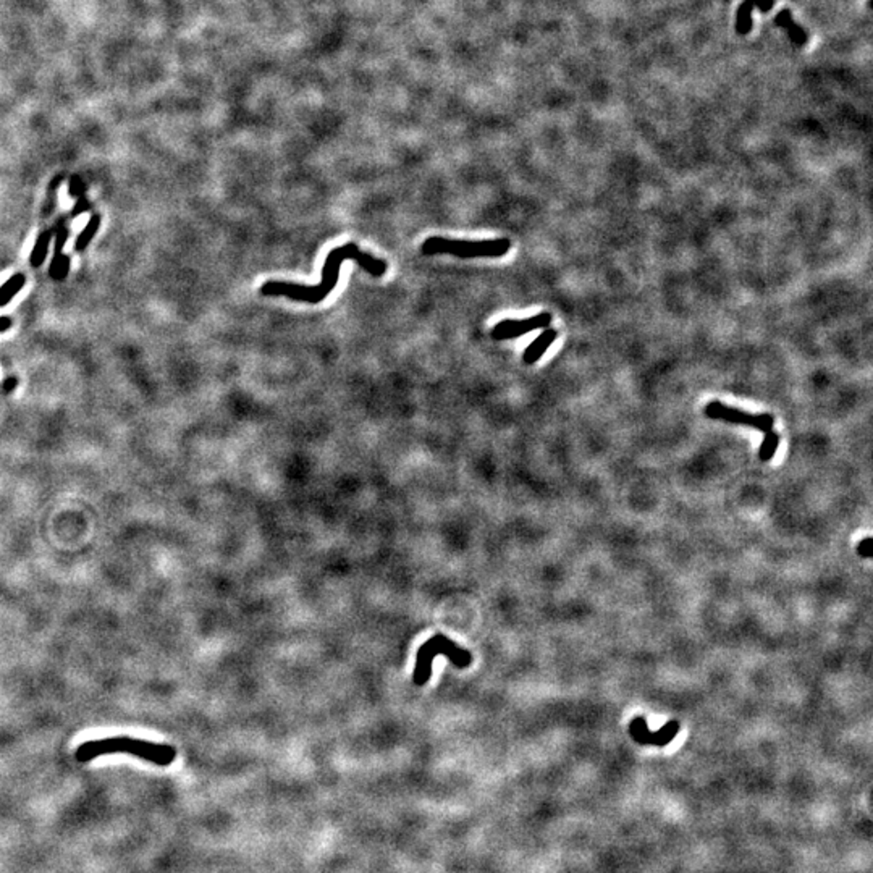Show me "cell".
Here are the masks:
<instances>
[{"label":"cell","instance_id":"cell-1","mask_svg":"<svg viewBox=\"0 0 873 873\" xmlns=\"http://www.w3.org/2000/svg\"><path fill=\"white\" fill-rule=\"evenodd\" d=\"M357 262L364 272H369L374 277H384L387 272V262L377 259L372 254L364 253L360 246L355 243H346L332 249L327 256L326 264L322 267V280L314 287L306 285L288 283V282H266L261 287V295L264 296H287L295 301H304L309 304H317L327 298L337 287L340 277V267L345 261Z\"/></svg>","mask_w":873,"mask_h":873},{"label":"cell","instance_id":"cell-2","mask_svg":"<svg viewBox=\"0 0 873 873\" xmlns=\"http://www.w3.org/2000/svg\"><path fill=\"white\" fill-rule=\"evenodd\" d=\"M112 754L133 755V757L159 766H169L177 759V749L169 746V744H155L130 736H115L99 741L83 742L76 749L75 759L80 764H86L97 757H102V755Z\"/></svg>","mask_w":873,"mask_h":873},{"label":"cell","instance_id":"cell-3","mask_svg":"<svg viewBox=\"0 0 873 873\" xmlns=\"http://www.w3.org/2000/svg\"><path fill=\"white\" fill-rule=\"evenodd\" d=\"M511 249L508 238L485 239V242H466V239H449L441 237H430L421 246L424 256L450 254L460 259H475V257H503Z\"/></svg>","mask_w":873,"mask_h":873},{"label":"cell","instance_id":"cell-4","mask_svg":"<svg viewBox=\"0 0 873 873\" xmlns=\"http://www.w3.org/2000/svg\"><path fill=\"white\" fill-rule=\"evenodd\" d=\"M446 655L450 662L456 668H468L473 663L471 653L464 648L458 647L455 642L449 637L436 634L430 637L427 642H424L416 655V668H414V684L424 686L430 679L432 675V662L436 655Z\"/></svg>","mask_w":873,"mask_h":873},{"label":"cell","instance_id":"cell-5","mask_svg":"<svg viewBox=\"0 0 873 873\" xmlns=\"http://www.w3.org/2000/svg\"><path fill=\"white\" fill-rule=\"evenodd\" d=\"M705 416L710 419H720V421L732 422V424H744L749 427H754L760 432H770L773 429L775 419L770 414H752L746 412L736 408H730L720 401H712L705 406Z\"/></svg>","mask_w":873,"mask_h":873},{"label":"cell","instance_id":"cell-6","mask_svg":"<svg viewBox=\"0 0 873 873\" xmlns=\"http://www.w3.org/2000/svg\"><path fill=\"white\" fill-rule=\"evenodd\" d=\"M550 323H552L550 312H540V314L533 316L529 319H523V321L506 319V321H501L500 323H497L494 330H492V337H494L495 340L518 338V337H521V335L533 332V330L547 328Z\"/></svg>","mask_w":873,"mask_h":873},{"label":"cell","instance_id":"cell-7","mask_svg":"<svg viewBox=\"0 0 873 873\" xmlns=\"http://www.w3.org/2000/svg\"><path fill=\"white\" fill-rule=\"evenodd\" d=\"M558 332L553 328H547L542 332L539 337H537L533 343H530L528 348H525L524 355H523V361L525 364H534L540 360L542 356L545 355V351L550 348V345L553 341L557 340Z\"/></svg>","mask_w":873,"mask_h":873},{"label":"cell","instance_id":"cell-8","mask_svg":"<svg viewBox=\"0 0 873 873\" xmlns=\"http://www.w3.org/2000/svg\"><path fill=\"white\" fill-rule=\"evenodd\" d=\"M26 277L23 273H15L12 278H8L2 287H0V307L8 304L13 296L25 287Z\"/></svg>","mask_w":873,"mask_h":873},{"label":"cell","instance_id":"cell-9","mask_svg":"<svg viewBox=\"0 0 873 873\" xmlns=\"http://www.w3.org/2000/svg\"><path fill=\"white\" fill-rule=\"evenodd\" d=\"M50 238H52V233L50 232H44L39 234L35 248H32V253L30 256V264L32 267H41L42 262L46 261V256H47V251L50 246Z\"/></svg>","mask_w":873,"mask_h":873},{"label":"cell","instance_id":"cell-10","mask_svg":"<svg viewBox=\"0 0 873 873\" xmlns=\"http://www.w3.org/2000/svg\"><path fill=\"white\" fill-rule=\"evenodd\" d=\"M100 227V215L94 214L91 218H89V222L86 223V227L83 228V232L80 233V237H78L76 243H75V249L78 253H81V251H85L88 248V244L91 243V239L94 238V234L97 233Z\"/></svg>","mask_w":873,"mask_h":873},{"label":"cell","instance_id":"cell-11","mask_svg":"<svg viewBox=\"0 0 873 873\" xmlns=\"http://www.w3.org/2000/svg\"><path fill=\"white\" fill-rule=\"evenodd\" d=\"M778 445H780V435L775 434L773 430H770V432L765 434V439L762 441V446H760V460L762 461H770L771 458L775 456V451L778 449Z\"/></svg>","mask_w":873,"mask_h":873},{"label":"cell","instance_id":"cell-12","mask_svg":"<svg viewBox=\"0 0 873 873\" xmlns=\"http://www.w3.org/2000/svg\"><path fill=\"white\" fill-rule=\"evenodd\" d=\"M69 271H70V257L65 256V254H61V259H60L59 266H57V271H55L54 280H57V282H60V280H64L66 275H69Z\"/></svg>","mask_w":873,"mask_h":873},{"label":"cell","instance_id":"cell-13","mask_svg":"<svg viewBox=\"0 0 873 873\" xmlns=\"http://www.w3.org/2000/svg\"><path fill=\"white\" fill-rule=\"evenodd\" d=\"M66 238H69V230H66V228H61V230L57 233V238H55L54 257H59L64 254V246H65Z\"/></svg>","mask_w":873,"mask_h":873},{"label":"cell","instance_id":"cell-14","mask_svg":"<svg viewBox=\"0 0 873 873\" xmlns=\"http://www.w3.org/2000/svg\"><path fill=\"white\" fill-rule=\"evenodd\" d=\"M83 191H85V184H83L80 177H73V180L70 182V196H81Z\"/></svg>","mask_w":873,"mask_h":873},{"label":"cell","instance_id":"cell-15","mask_svg":"<svg viewBox=\"0 0 873 873\" xmlns=\"http://www.w3.org/2000/svg\"><path fill=\"white\" fill-rule=\"evenodd\" d=\"M88 206H89V203H88V199L85 198V196H83V198H80V199H78V203H76V206H75V209H73V210H71V215H78V214H81V212H85V210H88V209H89V207H88Z\"/></svg>","mask_w":873,"mask_h":873},{"label":"cell","instance_id":"cell-16","mask_svg":"<svg viewBox=\"0 0 873 873\" xmlns=\"http://www.w3.org/2000/svg\"><path fill=\"white\" fill-rule=\"evenodd\" d=\"M859 553H862V557L870 558L872 557V539H865L862 544L859 545Z\"/></svg>","mask_w":873,"mask_h":873},{"label":"cell","instance_id":"cell-17","mask_svg":"<svg viewBox=\"0 0 873 873\" xmlns=\"http://www.w3.org/2000/svg\"><path fill=\"white\" fill-rule=\"evenodd\" d=\"M16 385H18V380H16L15 377H10L2 384V388L5 393H12V391L16 388Z\"/></svg>","mask_w":873,"mask_h":873},{"label":"cell","instance_id":"cell-18","mask_svg":"<svg viewBox=\"0 0 873 873\" xmlns=\"http://www.w3.org/2000/svg\"><path fill=\"white\" fill-rule=\"evenodd\" d=\"M10 327H12V319L0 317V332H5V330H8Z\"/></svg>","mask_w":873,"mask_h":873}]
</instances>
